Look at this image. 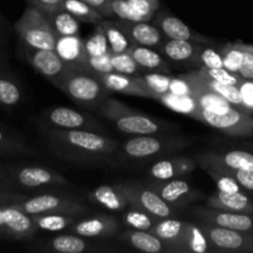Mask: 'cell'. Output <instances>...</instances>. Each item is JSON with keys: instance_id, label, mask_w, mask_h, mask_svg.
<instances>
[{"instance_id": "6da1fadb", "label": "cell", "mask_w": 253, "mask_h": 253, "mask_svg": "<svg viewBox=\"0 0 253 253\" xmlns=\"http://www.w3.org/2000/svg\"><path fill=\"white\" fill-rule=\"evenodd\" d=\"M44 136L57 157L76 165L109 166L120 153V145L106 133L47 128Z\"/></svg>"}, {"instance_id": "7a4b0ae2", "label": "cell", "mask_w": 253, "mask_h": 253, "mask_svg": "<svg viewBox=\"0 0 253 253\" xmlns=\"http://www.w3.org/2000/svg\"><path fill=\"white\" fill-rule=\"evenodd\" d=\"M96 110L119 131L128 136L166 133L177 128V124L174 125L133 110L111 96L104 100Z\"/></svg>"}, {"instance_id": "3957f363", "label": "cell", "mask_w": 253, "mask_h": 253, "mask_svg": "<svg viewBox=\"0 0 253 253\" xmlns=\"http://www.w3.org/2000/svg\"><path fill=\"white\" fill-rule=\"evenodd\" d=\"M54 86L74 103L95 110L104 100L111 96V91L104 85L95 72L77 67L67 66Z\"/></svg>"}, {"instance_id": "277c9868", "label": "cell", "mask_w": 253, "mask_h": 253, "mask_svg": "<svg viewBox=\"0 0 253 253\" xmlns=\"http://www.w3.org/2000/svg\"><path fill=\"white\" fill-rule=\"evenodd\" d=\"M193 143V138L183 136L155 133L127 138L120 145V156L130 161H148L177 153Z\"/></svg>"}, {"instance_id": "5b68a950", "label": "cell", "mask_w": 253, "mask_h": 253, "mask_svg": "<svg viewBox=\"0 0 253 253\" xmlns=\"http://www.w3.org/2000/svg\"><path fill=\"white\" fill-rule=\"evenodd\" d=\"M14 31L19 44L29 48L54 49L57 35L44 11L27 5L24 12L14 24Z\"/></svg>"}, {"instance_id": "8992f818", "label": "cell", "mask_w": 253, "mask_h": 253, "mask_svg": "<svg viewBox=\"0 0 253 253\" xmlns=\"http://www.w3.org/2000/svg\"><path fill=\"white\" fill-rule=\"evenodd\" d=\"M15 205L25 214L34 216L40 214H64L71 216H84L91 209L71 193L41 192L36 195H27L24 200Z\"/></svg>"}, {"instance_id": "52a82bcc", "label": "cell", "mask_w": 253, "mask_h": 253, "mask_svg": "<svg viewBox=\"0 0 253 253\" xmlns=\"http://www.w3.org/2000/svg\"><path fill=\"white\" fill-rule=\"evenodd\" d=\"M0 168L5 172L11 183L12 189L32 190L42 188H66L69 180L58 172L40 166H22L17 163L0 161Z\"/></svg>"}, {"instance_id": "ba28073f", "label": "cell", "mask_w": 253, "mask_h": 253, "mask_svg": "<svg viewBox=\"0 0 253 253\" xmlns=\"http://www.w3.org/2000/svg\"><path fill=\"white\" fill-rule=\"evenodd\" d=\"M128 200L130 207L143 210L158 219L163 217H174L179 210L170 207L157 193L138 182L118 183Z\"/></svg>"}, {"instance_id": "9c48e42d", "label": "cell", "mask_w": 253, "mask_h": 253, "mask_svg": "<svg viewBox=\"0 0 253 253\" xmlns=\"http://www.w3.org/2000/svg\"><path fill=\"white\" fill-rule=\"evenodd\" d=\"M141 183L157 193L167 204L178 210L188 208L193 203L199 202L200 199L204 198V194L202 192L192 188V185L183 178L160 180L148 177L147 179L142 180Z\"/></svg>"}, {"instance_id": "30bf717a", "label": "cell", "mask_w": 253, "mask_h": 253, "mask_svg": "<svg viewBox=\"0 0 253 253\" xmlns=\"http://www.w3.org/2000/svg\"><path fill=\"white\" fill-rule=\"evenodd\" d=\"M198 121L230 136H250L253 133L252 114L237 108H231L225 113H212L200 108Z\"/></svg>"}, {"instance_id": "8fae6325", "label": "cell", "mask_w": 253, "mask_h": 253, "mask_svg": "<svg viewBox=\"0 0 253 253\" xmlns=\"http://www.w3.org/2000/svg\"><path fill=\"white\" fill-rule=\"evenodd\" d=\"M47 128H63V130H86L106 133V127L93 115L81 113L66 106H56L48 109L42 115Z\"/></svg>"}, {"instance_id": "7c38bea8", "label": "cell", "mask_w": 253, "mask_h": 253, "mask_svg": "<svg viewBox=\"0 0 253 253\" xmlns=\"http://www.w3.org/2000/svg\"><path fill=\"white\" fill-rule=\"evenodd\" d=\"M212 252H253V234L200 224Z\"/></svg>"}, {"instance_id": "4fadbf2b", "label": "cell", "mask_w": 253, "mask_h": 253, "mask_svg": "<svg viewBox=\"0 0 253 253\" xmlns=\"http://www.w3.org/2000/svg\"><path fill=\"white\" fill-rule=\"evenodd\" d=\"M37 234L30 215L15 205H0V239L32 240Z\"/></svg>"}, {"instance_id": "5bb4252c", "label": "cell", "mask_w": 253, "mask_h": 253, "mask_svg": "<svg viewBox=\"0 0 253 253\" xmlns=\"http://www.w3.org/2000/svg\"><path fill=\"white\" fill-rule=\"evenodd\" d=\"M19 54L53 85H56L67 67L54 49L29 48L19 44Z\"/></svg>"}, {"instance_id": "9a60e30c", "label": "cell", "mask_w": 253, "mask_h": 253, "mask_svg": "<svg viewBox=\"0 0 253 253\" xmlns=\"http://www.w3.org/2000/svg\"><path fill=\"white\" fill-rule=\"evenodd\" d=\"M192 215L197 217L202 224L237 230V231H253V216L246 212H234L211 209L208 207H197L192 210Z\"/></svg>"}, {"instance_id": "2e32d148", "label": "cell", "mask_w": 253, "mask_h": 253, "mask_svg": "<svg viewBox=\"0 0 253 253\" xmlns=\"http://www.w3.org/2000/svg\"><path fill=\"white\" fill-rule=\"evenodd\" d=\"M120 230L121 224L116 220L115 216L98 212L85 219H77L66 231L93 240L115 237Z\"/></svg>"}, {"instance_id": "e0dca14e", "label": "cell", "mask_w": 253, "mask_h": 253, "mask_svg": "<svg viewBox=\"0 0 253 253\" xmlns=\"http://www.w3.org/2000/svg\"><path fill=\"white\" fill-rule=\"evenodd\" d=\"M153 24L161 30L165 39L172 40H187V41L198 42L203 44L214 43V41L203 36L199 32L190 29L188 25L177 16L168 11H157L153 16Z\"/></svg>"}, {"instance_id": "ac0fdd59", "label": "cell", "mask_w": 253, "mask_h": 253, "mask_svg": "<svg viewBox=\"0 0 253 253\" xmlns=\"http://www.w3.org/2000/svg\"><path fill=\"white\" fill-rule=\"evenodd\" d=\"M197 167L198 163L195 158L187 157V156L161 158L150 167L148 177L160 180L183 178L185 175H189Z\"/></svg>"}, {"instance_id": "d6986e66", "label": "cell", "mask_w": 253, "mask_h": 253, "mask_svg": "<svg viewBox=\"0 0 253 253\" xmlns=\"http://www.w3.org/2000/svg\"><path fill=\"white\" fill-rule=\"evenodd\" d=\"M187 224V221H182L175 217H163L158 219L148 231L167 245L169 253H183V239Z\"/></svg>"}, {"instance_id": "ffe728a7", "label": "cell", "mask_w": 253, "mask_h": 253, "mask_svg": "<svg viewBox=\"0 0 253 253\" xmlns=\"http://www.w3.org/2000/svg\"><path fill=\"white\" fill-rule=\"evenodd\" d=\"M116 22L127 34L131 42L138 46L158 49L165 40L161 30L155 24H150V21H126L118 19Z\"/></svg>"}, {"instance_id": "44dd1931", "label": "cell", "mask_w": 253, "mask_h": 253, "mask_svg": "<svg viewBox=\"0 0 253 253\" xmlns=\"http://www.w3.org/2000/svg\"><path fill=\"white\" fill-rule=\"evenodd\" d=\"M202 44L187 40L165 39L158 47V51L162 56L174 63L185 64L187 67H197L198 53Z\"/></svg>"}, {"instance_id": "7402d4cb", "label": "cell", "mask_w": 253, "mask_h": 253, "mask_svg": "<svg viewBox=\"0 0 253 253\" xmlns=\"http://www.w3.org/2000/svg\"><path fill=\"white\" fill-rule=\"evenodd\" d=\"M198 166L215 165L231 169L253 170V155L246 151H229L225 153L204 152L195 156Z\"/></svg>"}, {"instance_id": "603a6c76", "label": "cell", "mask_w": 253, "mask_h": 253, "mask_svg": "<svg viewBox=\"0 0 253 253\" xmlns=\"http://www.w3.org/2000/svg\"><path fill=\"white\" fill-rule=\"evenodd\" d=\"M54 51L66 66L77 67V68L90 69L86 63L85 46L84 40L79 35L74 36H58L54 46ZM91 71V69H90Z\"/></svg>"}, {"instance_id": "cb8c5ba5", "label": "cell", "mask_w": 253, "mask_h": 253, "mask_svg": "<svg viewBox=\"0 0 253 253\" xmlns=\"http://www.w3.org/2000/svg\"><path fill=\"white\" fill-rule=\"evenodd\" d=\"M42 251H52L57 253H83L99 251L95 242L91 241V239L79 236L68 232V234L57 235L52 239L43 242L42 247H40Z\"/></svg>"}, {"instance_id": "d4e9b609", "label": "cell", "mask_w": 253, "mask_h": 253, "mask_svg": "<svg viewBox=\"0 0 253 253\" xmlns=\"http://www.w3.org/2000/svg\"><path fill=\"white\" fill-rule=\"evenodd\" d=\"M118 237L119 241L137 251H142L146 253H169L168 247L165 242L150 231H142V230H133L126 229L124 231H119Z\"/></svg>"}, {"instance_id": "484cf974", "label": "cell", "mask_w": 253, "mask_h": 253, "mask_svg": "<svg viewBox=\"0 0 253 253\" xmlns=\"http://www.w3.org/2000/svg\"><path fill=\"white\" fill-rule=\"evenodd\" d=\"M205 207L211 208V209L226 210V211L253 214V203L241 190L235 193H225L219 190L208 198Z\"/></svg>"}, {"instance_id": "4316f807", "label": "cell", "mask_w": 253, "mask_h": 253, "mask_svg": "<svg viewBox=\"0 0 253 253\" xmlns=\"http://www.w3.org/2000/svg\"><path fill=\"white\" fill-rule=\"evenodd\" d=\"M98 76L104 83V85L111 93H120L125 94V95L151 99L147 91L138 83L136 77L118 73V72H109V73L98 74Z\"/></svg>"}, {"instance_id": "83f0119b", "label": "cell", "mask_w": 253, "mask_h": 253, "mask_svg": "<svg viewBox=\"0 0 253 253\" xmlns=\"http://www.w3.org/2000/svg\"><path fill=\"white\" fill-rule=\"evenodd\" d=\"M89 199L94 204L100 205L110 211H123L126 208L130 207L127 198L124 194L118 183L114 185H99L89 193Z\"/></svg>"}, {"instance_id": "f1b7e54d", "label": "cell", "mask_w": 253, "mask_h": 253, "mask_svg": "<svg viewBox=\"0 0 253 253\" xmlns=\"http://www.w3.org/2000/svg\"><path fill=\"white\" fill-rule=\"evenodd\" d=\"M127 52L132 56V58L135 59L136 63L138 64V67L142 71L158 72V73L165 74L172 73V68H170L169 63L155 48L132 43Z\"/></svg>"}, {"instance_id": "f546056e", "label": "cell", "mask_w": 253, "mask_h": 253, "mask_svg": "<svg viewBox=\"0 0 253 253\" xmlns=\"http://www.w3.org/2000/svg\"><path fill=\"white\" fill-rule=\"evenodd\" d=\"M184 76H187L188 78H190L192 81L199 83L200 85L205 86V88L210 89V90L215 91V93H217L219 95H221L222 98L226 99L234 108L247 111L246 109H245L244 100H242L241 93H240V89L237 85H230V84L220 83V82L214 81V79L203 76L199 71L189 72V73H185Z\"/></svg>"}, {"instance_id": "4dcf8cb0", "label": "cell", "mask_w": 253, "mask_h": 253, "mask_svg": "<svg viewBox=\"0 0 253 253\" xmlns=\"http://www.w3.org/2000/svg\"><path fill=\"white\" fill-rule=\"evenodd\" d=\"M24 98L22 85L11 68L0 71V106L5 109L16 108Z\"/></svg>"}, {"instance_id": "1f68e13d", "label": "cell", "mask_w": 253, "mask_h": 253, "mask_svg": "<svg viewBox=\"0 0 253 253\" xmlns=\"http://www.w3.org/2000/svg\"><path fill=\"white\" fill-rule=\"evenodd\" d=\"M182 76L184 77V78H187L188 81H189V83L192 84L193 96L197 99L198 104H199V106L202 109L212 111V113H225V111L234 108L226 99L222 98V96L219 95L217 93L205 88V86L200 85L199 83L192 81V79L188 78L184 74H182Z\"/></svg>"}, {"instance_id": "d6a6232c", "label": "cell", "mask_w": 253, "mask_h": 253, "mask_svg": "<svg viewBox=\"0 0 253 253\" xmlns=\"http://www.w3.org/2000/svg\"><path fill=\"white\" fill-rule=\"evenodd\" d=\"M157 100L172 111L187 115L195 120L199 119L200 106L193 95H177V94L166 93L158 96Z\"/></svg>"}, {"instance_id": "836d02e7", "label": "cell", "mask_w": 253, "mask_h": 253, "mask_svg": "<svg viewBox=\"0 0 253 253\" xmlns=\"http://www.w3.org/2000/svg\"><path fill=\"white\" fill-rule=\"evenodd\" d=\"M183 253H209L212 252L210 242L207 235L203 231L200 225L188 222L185 229L184 239H183Z\"/></svg>"}, {"instance_id": "e575fe53", "label": "cell", "mask_w": 253, "mask_h": 253, "mask_svg": "<svg viewBox=\"0 0 253 253\" xmlns=\"http://www.w3.org/2000/svg\"><path fill=\"white\" fill-rule=\"evenodd\" d=\"M99 25L103 27L104 32H105L111 53H121V52L128 51L132 42L127 34L119 26L116 20H106L105 17Z\"/></svg>"}, {"instance_id": "d590c367", "label": "cell", "mask_w": 253, "mask_h": 253, "mask_svg": "<svg viewBox=\"0 0 253 253\" xmlns=\"http://www.w3.org/2000/svg\"><path fill=\"white\" fill-rule=\"evenodd\" d=\"M52 27L58 36H74L79 34L81 30V21L74 17L71 12L64 9H58L47 14Z\"/></svg>"}, {"instance_id": "8d00e7d4", "label": "cell", "mask_w": 253, "mask_h": 253, "mask_svg": "<svg viewBox=\"0 0 253 253\" xmlns=\"http://www.w3.org/2000/svg\"><path fill=\"white\" fill-rule=\"evenodd\" d=\"M136 78H137L141 86L147 91L151 99L157 100L158 96L168 93L170 81L169 74L158 73V72H146V73H142Z\"/></svg>"}, {"instance_id": "74e56055", "label": "cell", "mask_w": 253, "mask_h": 253, "mask_svg": "<svg viewBox=\"0 0 253 253\" xmlns=\"http://www.w3.org/2000/svg\"><path fill=\"white\" fill-rule=\"evenodd\" d=\"M37 230L47 232H61L68 229L77 220V216L64 214H40L31 216Z\"/></svg>"}, {"instance_id": "f35d334b", "label": "cell", "mask_w": 253, "mask_h": 253, "mask_svg": "<svg viewBox=\"0 0 253 253\" xmlns=\"http://www.w3.org/2000/svg\"><path fill=\"white\" fill-rule=\"evenodd\" d=\"M62 9L71 12L81 22H86V24L98 25L105 19V16H103L100 12L96 11L83 0H63Z\"/></svg>"}, {"instance_id": "ab89813d", "label": "cell", "mask_w": 253, "mask_h": 253, "mask_svg": "<svg viewBox=\"0 0 253 253\" xmlns=\"http://www.w3.org/2000/svg\"><path fill=\"white\" fill-rule=\"evenodd\" d=\"M0 147L14 152L17 157H29V156H36V151L30 147L24 138L17 133L12 132L9 128L0 126Z\"/></svg>"}, {"instance_id": "60d3db41", "label": "cell", "mask_w": 253, "mask_h": 253, "mask_svg": "<svg viewBox=\"0 0 253 253\" xmlns=\"http://www.w3.org/2000/svg\"><path fill=\"white\" fill-rule=\"evenodd\" d=\"M157 220L158 217L133 207H131V209L128 210H123V215H121V221L124 226L127 229L142 230V231H148Z\"/></svg>"}, {"instance_id": "b9f144b4", "label": "cell", "mask_w": 253, "mask_h": 253, "mask_svg": "<svg viewBox=\"0 0 253 253\" xmlns=\"http://www.w3.org/2000/svg\"><path fill=\"white\" fill-rule=\"evenodd\" d=\"M84 46H85L86 54L89 57H99L111 53L110 48H109L108 39L105 36V32H104L103 27L99 24L95 25L94 31L84 41Z\"/></svg>"}, {"instance_id": "7bdbcfd3", "label": "cell", "mask_w": 253, "mask_h": 253, "mask_svg": "<svg viewBox=\"0 0 253 253\" xmlns=\"http://www.w3.org/2000/svg\"><path fill=\"white\" fill-rule=\"evenodd\" d=\"M110 62L114 72H118V73L138 77L145 72L138 67V64L136 63L135 59L127 51L121 52V53H111Z\"/></svg>"}, {"instance_id": "ee69618b", "label": "cell", "mask_w": 253, "mask_h": 253, "mask_svg": "<svg viewBox=\"0 0 253 253\" xmlns=\"http://www.w3.org/2000/svg\"><path fill=\"white\" fill-rule=\"evenodd\" d=\"M220 53L222 56L224 68L232 73H237L241 66L242 54H244V43L226 44L220 49Z\"/></svg>"}, {"instance_id": "f6af8a7d", "label": "cell", "mask_w": 253, "mask_h": 253, "mask_svg": "<svg viewBox=\"0 0 253 253\" xmlns=\"http://www.w3.org/2000/svg\"><path fill=\"white\" fill-rule=\"evenodd\" d=\"M138 21H151L160 10V0H127Z\"/></svg>"}, {"instance_id": "bcb514c9", "label": "cell", "mask_w": 253, "mask_h": 253, "mask_svg": "<svg viewBox=\"0 0 253 253\" xmlns=\"http://www.w3.org/2000/svg\"><path fill=\"white\" fill-rule=\"evenodd\" d=\"M197 67L198 68H222L224 62H222L221 53L211 47H208V44H202L198 53Z\"/></svg>"}, {"instance_id": "7dc6e473", "label": "cell", "mask_w": 253, "mask_h": 253, "mask_svg": "<svg viewBox=\"0 0 253 253\" xmlns=\"http://www.w3.org/2000/svg\"><path fill=\"white\" fill-rule=\"evenodd\" d=\"M198 71L203 74V76L211 78L214 81L220 82V83L230 84V85H240L244 79L239 76L237 73H232V72L227 71L226 68H199Z\"/></svg>"}, {"instance_id": "c3c4849f", "label": "cell", "mask_w": 253, "mask_h": 253, "mask_svg": "<svg viewBox=\"0 0 253 253\" xmlns=\"http://www.w3.org/2000/svg\"><path fill=\"white\" fill-rule=\"evenodd\" d=\"M202 168L210 167L214 169L219 170V172L225 173V174L230 175L234 178L241 187L246 188L249 190H253V170H242V169H231V168L222 167V166H215V165H204L200 166Z\"/></svg>"}, {"instance_id": "681fc988", "label": "cell", "mask_w": 253, "mask_h": 253, "mask_svg": "<svg viewBox=\"0 0 253 253\" xmlns=\"http://www.w3.org/2000/svg\"><path fill=\"white\" fill-rule=\"evenodd\" d=\"M203 169L207 170L208 174L214 179V182L216 183L217 185V189H219L220 192H225V193L240 192V184L234 179V178L230 177V175L219 172V170L210 167H204Z\"/></svg>"}, {"instance_id": "f907efd6", "label": "cell", "mask_w": 253, "mask_h": 253, "mask_svg": "<svg viewBox=\"0 0 253 253\" xmlns=\"http://www.w3.org/2000/svg\"><path fill=\"white\" fill-rule=\"evenodd\" d=\"M110 6L111 11H113V17L126 20V21H138L127 0H111Z\"/></svg>"}, {"instance_id": "816d5d0a", "label": "cell", "mask_w": 253, "mask_h": 253, "mask_svg": "<svg viewBox=\"0 0 253 253\" xmlns=\"http://www.w3.org/2000/svg\"><path fill=\"white\" fill-rule=\"evenodd\" d=\"M237 74L242 79L253 81V46L244 44V54Z\"/></svg>"}, {"instance_id": "f5cc1de1", "label": "cell", "mask_w": 253, "mask_h": 253, "mask_svg": "<svg viewBox=\"0 0 253 253\" xmlns=\"http://www.w3.org/2000/svg\"><path fill=\"white\" fill-rule=\"evenodd\" d=\"M110 54H104V56L99 57H86V63L88 67L96 74L109 73V72H114L113 66L110 62Z\"/></svg>"}, {"instance_id": "db71d44e", "label": "cell", "mask_w": 253, "mask_h": 253, "mask_svg": "<svg viewBox=\"0 0 253 253\" xmlns=\"http://www.w3.org/2000/svg\"><path fill=\"white\" fill-rule=\"evenodd\" d=\"M168 93L177 94V95H193L192 84L182 74L179 77H170Z\"/></svg>"}, {"instance_id": "11a10c76", "label": "cell", "mask_w": 253, "mask_h": 253, "mask_svg": "<svg viewBox=\"0 0 253 253\" xmlns=\"http://www.w3.org/2000/svg\"><path fill=\"white\" fill-rule=\"evenodd\" d=\"M27 193L16 189H0V205H12L27 197Z\"/></svg>"}, {"instance_id": "9f6ffc18", "label": "cell", "mask_w": 253, "mask_h": 253, "mask_svg": "<svg viewBox=\"0 0 253 253\" xmlns=\"http://www.w3.org/2000/svg\"><path fill=\"white\" fill-rule=\"evenodd\" d=\"M240 93H241L242 100H244L245 109L250 113V110L253 109V82L252 81H244L239 85Z\"/></svg>"}, {"instance_id": "6f0895ef", "label": "cell", "mask_w": 253, "mask_h": 253, "mask_svg": "<svg viewBox=\"0 0 253 253\" xmlns=\"http://www.w3.org/2000/svg\"><path fill=\"white\" fill-rule=\"evenodd\" d=\"M26 2L27 5H32V6L44 11L46 14H49V12L62 9L63 0H26Z\"/></svg>"}, {"instance_id": "680465c9", "label": "cell", "mask_w": 253, "mask_h": 253, "mask_svg": "<svg viewBox=\"0 0 253 253\" xmlns=\"http://www.w3.org/2000/svg\"><path fill=\"white\" fill-rule=\"evenodd\" d=\"M86 4L90 5L91 7L100 12L105 17H113V11H111V0H83Z\"/></svg>"}, {"instance_id": "91938a15", "label": "cell", "mask_w": 253, "mask_h": 253, "mask_svg": "<svg viewBox=\"0 0 253 253\" xmlns=\"http://www.w3.org/2000/svg\"><path fill=\"white\" fill-rule=\"evenodd\" d=\"M10 39V25L0 12V47L6 49Z\"/></svg>"}, {"instance_id": "94428289", "label": "cell", "mask_w": 253, "mask_h": 253, "mask_svg": "<svg viewBox=\"0 0 253 253\" xmlns=\"http://www.w3.org/2000/svg\"><path fill=\"white\" fill-rule=\"evenodd\" d=\"M7 68H10L9 56H7L5 48L0 47V71H2V69H7Z\"/></svg>"}, {"instance_id": "6125c7cd", "label": "cell", "mask_w": 253, "mask_h": 253, "mask_svg": "<svg viewBox=\"0 0 253 253\" xmlns=\"http://www.w3.org/2000/svg\"><path fill=\"white\" fill-rule=\"evenodd\" d=\"M0 189H12L9 178L1 168H0Z\"/></svg>"}, {"instance_id": "be15d7a7", "label": "cell", "mask_w": 253, "mask_h": 253, "mask_svg": "<svg viewBox=\"0 0 253 253\" xmlns=\"http://www.w3.org/2000/svg\"><path fill=\"white\" fill-rule=\"evenodd\" d=\"M14 157H17L14 152H11V151L6 150V148L4 147H0V158L4 160V158H14Z\"/></svg>"}]
</instances>
